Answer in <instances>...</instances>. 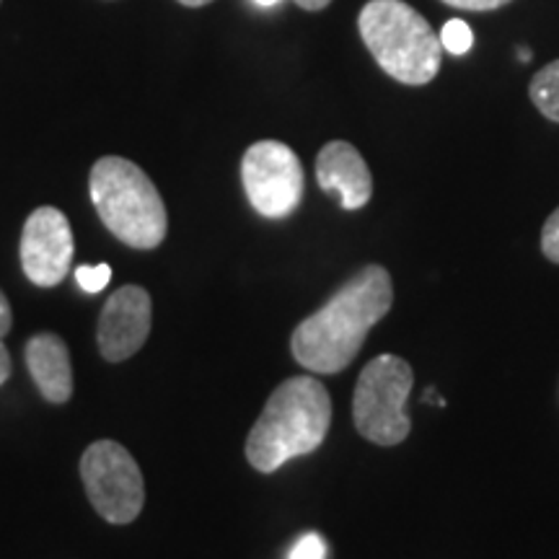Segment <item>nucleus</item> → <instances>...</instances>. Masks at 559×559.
Masks as SVG:
<instances>
[{
	"mask_svg": "<svg viewBox=\"0 0 559 559\" xmlns=\"http://www.w3.org/2000/svg\"><path fill=\"white\" fill-rule=\"evenodd\" d=\"M394 306V283L386 267L366 264L349 275L330 300L306 317L290 337V353L309 373H342L358 358L370 330Z\"/></svg>",
	"mask_w": 559,
	"mask_h": 559,
	"instance_id": "1",
	"label": "nucleus"
},
{
	"mask_svg": "<svg viewBox=\"0 0 559 559\" xmlns=\"http://www.w3.org/2000/svg\"><path fill=\"white\" fill-rule=\"evenodd\" d=\"M332 425V396L311 376H290L272 391L260 419L249 430L247 461L272 474L298 456H309L326 440Z\"/></svg>",
	"mask_w": 559,
	"mask_h": 559,
	"instance_id": "2",
	"label": "nucleus"
},
{
	"mask_svg": "<svg viewBox=\"0 0 559 559\" xmlns=\"http://www.w3.org/2000/svg\"><path fill=\"white\" fill-rule=\"evenodd\" d=\"M358 32L383 73L404 86H428L440 73V37L404 0H368L358 16Z\"/></svg>",
	"mask_w": 559,
	"mask_h": 559,
	"instance_id": "3",
	"label": "nucleus"
},
{
	"mask_svg": "<svg viewBox=\"0 0 559 559\" xmlns=\"http://www.w3.org/2000/svg\"><path fill=\"white\" fill-rule=\"evenodd\" d=\"M91 202L109 234L132 249L151 251L169 230L166 205L148 174L122 156H104L88 179Z\"/></svg>",
	"mask_w": 559,
	"mask_h": 559,
	"instance_id": "4",
	"label": "nucleus"
},
{
	"mask_svg": "<svg viewBox=\"0 0 559 559\" xmlns=\"http://www.w3.org/2000/svg\"><path fill=\"white\" fill-rule=\"evenodd\" d=\"M415 370L400 355H379L360 370L353 394L355 428L373 445H400L409 438L407 400Z\"/></svg>",
	"mask_w": 559,
	"mask_h": 559,
	"instance_id": "5",
	"label": "nucleus"
},
{
	"mask_svg": "<svg viewBox=\"0 0 559 559\" xmlns=\"http://www.w3.org/2000/svg\"><path fill=\"white\" fill-rule=\"evenodd\" d=\"M81 479L91 506L111 526H128L145 506L143 472L117 440H96L83 451Z\"/></svg>",
	"mask_w": 559,
	"mask_h": 559,
	"instance_id": "6",
	"label": "nucleus"
},
{
	"mask_svg": "<svg viewBox=\"0 0 559 559\" xmlns=\"http://www.w3.org/2000/svg\"><path fill=\"white\" fill-rule=\"evenodd\" d=\"M241 181L251 207L264 218H288L304 200V166L290 145L260 140L241 158Z\"/></svg>",
	"mask_w": 559,
	"mask_h": 559,
	"instance_id": "7",
	"label": "nucleus"
},
{
	"mask_svg": "<svg viewBox=\"0 0 559 559\" xmlns=\"http://www.w3.org/2000/svg\"><path fill=\"white\" fill-rule=\"evenodd\" d=\"M21 267L39 288H55L70 272L73 262V230L58 207H37L21 234Z\"/></svg>",
	"mask_w": 559,
	"mask_h": 559,
	"instance_id": "8",
	"label": "nucleus"
},
{
	"mask_svg": "<svg viewBox=\"0 0 559 559\" xmlns=\"http://www.w3.org/2000/svg\"><path fill=\"white\" fill-rule=\"evenodd\" d=\"M153 300L140 285H122L104 304L99 313L96 342L99 353L109 362H124L140 353L151 334Z\"/></svg>",
	"mask_w": 559,
	"mask_h": 559,
	"instance_id": "9",
	"label": "nucleus"
},
{
	"mask_svg": "<svg viewBox=\"0 0 559 559\" xmlns=\"http://www.w3.org/2000/svg\"><path fill=\"white\" fill-rule=\"evenodd\" d=\"M317 181L324 192L337 194L345 210L366 207L373 198V177L366 158L345 140H332L319 151Z\"/></svg>",
	"mask_w": 559,
	"mask_h": 559,
	"instance_id": "10",
	"label": "nucleus"
},
{
	"mask_svg": "<svg viewBox=\"0 0 559 559\" xmlns=\"http://www.w3.org/2000/svg\"><path fill=\"white\" fill-rule=\"evenodd\" d=\"M24 360L39 394L50 404H66L73 396V362L68 345L52 332H39L26 342Z\"/></svg>",
	"mask_w": 559,
	"mask_h": 559,
	"instance_id": "11",
	"label": "nucleus"
},
{
	"mask_svg": "<svg viewBox=\"0 0 559 559\" xmlns=\"http://www.w3.org/2000/svg\"><path fill=\"white\" fill-rule=\"evenodd\" d=\"M531 102L544 117L559 124V60L544 66L539 73L531 79L528 86Z\"/></svg>",
	"mask_w": 559,
	"mask_h": 559,
	"instance_id": "12",
	"label": "nucleus"
},
{
	"mask_svg": "<svg viewBox=\"0 0 559 559\" xmlns=\"http://www.w3.org/2000/svg\"><path fill=\"white\" fill-rule=\"evenodd\" d=\"M440 45H443L445 52L456 55H466L474 47V34L469 29V24L461 19H451L449 24L443 26V32H440Z\"/></svg>",
	"mask_w": 559,
	"mask_h": 559,
	"instance_id": "13",
	"label": "nucleus"
},
{
	"mask_svg": "<svg viewBox=\"0 0 559 559\" xmlns=\"http://www.w3.org/2000/svg\"><path fill=\"white\" fill-rule=\"evenodd\" d=\"M109 280H111L109 264H81V267L75 270V283H79L81 290L91 293V296L107 288Z\"/></svg>",
	"mask_w": 559,
	"mask_h": 559,
	"instance_id": "14",
	"label": "nucleus"
},
{
	"mask_svg": "<svg viewBox=\"0 0 559 559\" xmlns=\"http://www.w3.org/2000/svg\"><path fill=\"white\" fill-rule=\"evenodd\" d=\"M542 254L547 257L549 262L559 264V207L549 215L542 228Z\"/></svg>",
	"mask_w": 559,
	"mask_h": 559,
	"instance_id": "15",
	"label": "nucleus"
},
{
	"mask_svg": "<svg viewBox=\"0 0 559 559\" xmlns=\"http://www.w3.org/2000/svg\"><path fill=\"white\" fill-rule=\"evenodd\" d=\"M290 559H326V542L319 534H306L296 542Z\"/></svg>",
	"mask_w": 559,
	"mask_h": 559,
	"instance_id": "16",
	"label": "nucleus"
},
{
	"mask_svg": "<svg viewBox=\"0 0 559 559\" xmlns=\"http://www.w3.org/2000/svg\"><path fill=\"white\" fill-rule=\"evenodd\" d=\"M440 3L451 5V9H459V11H498L502 5H508L510 0H440Z\"/></svg>",
	"mask_w": 559,
	"mask_h": 559,
	"instance_id": "17",
	"label": "nucleus"
},
{
	"mask_svg": "<svg viewBox=\"0 0 559 559\" xmlns=\"http://www.w3.org/2000/svg\"><path fill=\"white\" fill-rule=\"evenodd\" d=\"M11 324H13L11 304H9V298L3 296V290H0V340L11 332Z\"/></svg>",
	"mask_w": 559,
	"mask_h": 559,
	"instance_id": "18",
	"label": "nucleus"
},
{
	"mask_svg": "<svg viewBox=\"0 0 559 559\" xmlns=\"http://www.w3.org/2000/svg\"><path fill=\"white\" fill-rule=\"evenodd\" d=\"M11 370H13L11 353H9V347L3 345V340H0V386L11 379Z\"/></svg>",
	"mask_w": 559,
	"mask_h": 559,
	"instance_id": "19",
	"label": "nucleus"
},
{
	"mask_svg": "<svg viewBox=\"0 0 559 559\" xmlns=\"http://www.w3.org/2000/svg\"><path fill=\"white\" fill-rule=\"evenodd\" d=\"M293 3L300 5L304 11H321L332 3V0H293Z\"/></svg>",
	"mask_w": 559,
	"mask_h": 559,
	"instance_id": "20",
	"label": "nucleus"
},
{
	"mask_svg": "<svg viewBox=\"0 0 559 559\" xmlns=\"http://www.w3.org/2000/svg\"><path fill=\"white\" fill-rule=\"evenodd\" d=\"M181 5H187V9H202V5H210L213 0H179Z\"/></svg>",
	"mask_w": 559,
	"mask_h": 559,
	"instance_id": "21",
	"label": "nucleus"
},
{
	"mask_svg": "<svg viewBox=\"0 0 559 559\" xmlns=\"http://www.w3.org/2000/svg\"><path fill=\"white\" fill-rule=\"evenodd\" d=\"M257 5H262V9H272V5H277L280 0H254Z\"/></svg>",
	"mask_w": 559,
	"mask_h": 559,
	"instance_id": "22",
	"label": "nucleus"
}]
</instances>
